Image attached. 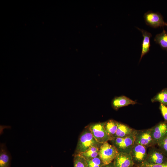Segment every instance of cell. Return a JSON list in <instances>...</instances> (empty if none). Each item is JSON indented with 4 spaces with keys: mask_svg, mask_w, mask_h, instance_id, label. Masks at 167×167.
<instances>
[{
    "mask_svg": "<svg viewBox=\"0 0 167 167\" xmlns=\"http://www.w3.org/2000/svg\"><path fill=\"white\" fill-rule=\"evenodd\" d=\"M102 144L96 141L89 129L83 132L80 135L76 151L77 154L79 153L85 152L92 147L100 148Z\"/></svg>",
    "mask_w": 167,
    "mask_h": 167,
    "instance_id": "6da1fadb",
    "label": "cell"
},
{
    "mask_svg": "<svg viewBox=\"0 0 167 167\" xmlns=\"http://www.w3.org/2000/svg\"><path fill=\"white\" fill-rule=\"evenodd\" d=\"M118 153L115 146L106 142L100 147L99 156L104 165H107L113 162Z\"/></svg>",
    "mask_w": 167,
    "mask_h": 167,
    "instance_id": "7a4b0ae2",
    "label": "cell"
},
{
    "mask_svg": "<svg viewBox=\"0 0 167 167\" xmlns=\"http://www.w3.org/2000/svg\"><path fill=\"white\" fill-rule=\"evenodd\" d=\"M134 135L124 138H114L110 141L119 152L130 154L135 143Z\"/></svg>",
    "mask_w": 167,
    "mask_h": 167,
    "instance_id": "3957f363",
    "label": "cell"
},
{
    "mask_svg": "<svg viewBox=\"0 0 167 167\" xmlns=\"http://www.w3.org/2000/svg\"><path fill=\"white\" fill-rule=\"evenodd\" d=\"M105 122L93 123L90 126L89 128L96 141L101 144L111 140L105 129Z\"/></svg>",
    "mask_w": 167,
    "mask_h": 167,
    "instance_id": "277c9868",
    "label": "cell"
},
{
    "mask_svg": "<svg viewBox=\"0 0 167 167\" xmlns=\"http://www.w3.org/2000/svg\"><path fill=\"white\" fill-rule=\"evenodd\" d=\"M145 22L147 25L154 28L167 26V23L165 22L161 15L158 12H154L149 11L144 15Z\"/></svg>",
    "mask_w": 167,
    "mask_h": 167,
    "instance_id": "5b68a950",
    "label": "cell"
},
{
    "mask_svg": "<svg viewBox=\"0 0 167 167\" xmlns=\"http://www.w3.org/2000/svg\"><path fill=\"white\" fill-rule=\"evenodd\" d=\"M134 138L135 143L147 148L154 145L150 128L143 130H135Z\"/></svg>",
    "mask_w": 167,
    "mask_h": 167,
    "instance_id": "8992f818",
    "label": "cell"
},
{
    "mask_svg": "<svg viewBox=\"0 0 167 167\" xmlns=\"http://www.w3.org/2000/svg\"><path fill=\"white\" fill-rule=\"evenodd\" d=\"M154 145L167 136V122H161L150 128Z\"/></svg>",
    "mask_w": 167,
    "mask_h": 167,
    "instance_id": "52a82bcc",
    "label": "cell"
},
{
    "mask_svg": "<svg viewBox=\"0 0 167 167\" xmlns=\"http://www.w3.org/2000/svg\"><path fill=\"white\" fill-rule=\"evenodd\" d=\"M147 148L143 146L134 143L130 153L134 163L140 165L145 161L147 156Z\"/></svg>",
    "mask_w": 167,
    "mask_h": 167,
    "instance_id": "ba28073f",
    "label": "cell"
},
{
    "mask_svg": "<svg viewBox=\"0 0 167 167\" xmlns=\"http://www.w3.org/2000/svg\"><path fill=\"white\" fill-rule=\"evenodd\" d=\"M145 162L154 164L167 163V158L159 149L153 148L149 150Z\"/></svg>",
    "mask_w": 167,
    "mask_h": 167,
    "instance_id": "9c48e42d",
    "label": "cell"
},
{
    "mask_svg": "<svg viewBox=\"0 0 167 167\" xmlns=\"http://www.w3.org/2000/svg\"><path fill=\"white\" fill-rule=\"evenodd\" d=\"M115 167H132L134 162L131 154L119 152L114 160Z\"/></svg>",
    "mask_w": 167,
    "mask_h": 167,
    "instance_id": "30bf717a",
    "label": "cell"
},
{
    "mask_svg": "<svg viewBox=\"0 0 167 167\" xmlns=\"http://www.w3.org/2000/svg\"><path fill=\"white\" fill-rule=\"evenodd\" d=\"M136 103V101L124 96H116L113 98L111 102L113 108L116 110L122 107L130 105H134Z\"/></svg>",
    "mask_w": 167,
    "mask_h": 167,
    "instance_id": "8fae6325",
    "label": "cell"
},
{
    "mask_svg": "<svg viewBox=\"0 0 167 167\" xmlns=\"http://www.w3.org/2000/svg\"><path fill=\"white\" fill-rule=\"evenodd\" d=\"M136 28L141 32L143 37L142 43V50L139 59L140 61L143 56L148 53L150 50L151 46L150 38L152 36L151 33L143 29Z\"/></svg>",
    "mask_w": 167,
    "mask_h": 167,
    "instance_id": "7c38bea8",
    "label": "cell"
},
{
    "mask_svg": "<svg viewBox=\"0 0 167 167\" xmlns=\"http://www.w3.org/2000/svg\"><path fill=\"white\" fill-rule=\"evenodd\" d=\"M11 157L4 143L0 145V167H11Z\"/></svg>",
    "mask_w": 167,
    "mask_h": 167,
    "instance_id": "4fadbf2b",
    "label": "cell"
},
{
    "mask_svg": "<svg viewBox=\"0 0 167 167\" xmlns=\"http://www.w3.org/2000/svg\"><path fill=\"white\" fill-rule=\"evenodd\" d=\"M135 131L128 126L118 122V128L113 138H124L133 135L135 134Z\"/></svg>",
    "mask_w": 167,
    "mask_h": 167,
    "instance_id": "5bb4252c",
    "label": "cell"
},
{
    "mask_svg": "<svg viewBox=\"0 0 167 167\" xmlns=\"http://www.w3.org/2000/svg\"><path fill=\"white\" fill-rule=\"evenodd\" d=\"M118 122L111 119L105 122L104 128L111 140L113 138L118 128Z\"/></svg>",
    "mask_w": 167,
    "mask_h": 167,
    "instance_id": "9a60e30c",
    "label": "cell"
},
{
    "mask_svg": "<svg viewBox=\"0 0 167 167\" xmlns=\"http://www.w3.org/2000/svg\"><path fill=\"white\" fill-rule=\"evenodd\" d=\"M154 40L162 49L167 52V32L165 29L161 32L157 34Z\"/></svg>",
    "mask_w": 167,
    "mask_h": 167,
    "instance_id": "2e32d148",
    "label": "cell"
},
{
    "mask_svg": "<svg viewBox=\"0 0 167 167\" xmlns=\"http://www.w3.org/2000/svg\"><path fill=\"white\" fill-rule=\"evenodd\" d=\"M99 148L97 147L93 146L84 152L77 154L83 157L86 160H89L99 156Z\"/></svg>",
    "mask_w": 167,
    "mask_h": 167,
    "instance_id": "e0dca14e",
    "label": "cell"
},
{
    "mask_svg": "<svg viewBox=\"0 0 167 167\" xmlns=\"http://www.w3.org/2000/svg\"><path fill=\"white\" fill-rule=\"evenodd\" d=\"M152 102H159L167 106V88L163 89L151 99Z\"/></svg>",
    "mask_w": 167,
    "mask_h": 167,
    "instance_id": "ac0fdd59",
    "label": "cell"
},
{
    "mask_svg": "<svg viewBox=\"0 0 167 167\" xmlns=\"http://www.w3.org/2000/svg\"><path fill=\"white\" fill-rule=\"evenodd\" d=\"M74 167H88L86 160L79 155L77 154L74 158Z\"/></svg>",
    "mask_w": 167,
    "mask_h": 167,
    "instance_id": "d6986e66",
    "label": "cell"
},
{
    "mask_svg": "<svg viewBox=\"0 0 167 167\" xmlns=\"http://www.w3.org/2000/svg\"><path fill=\"white\" fill-rule=\"evenodd\" d=\"M86 161L88 167H102L104 165L99 156L94 158Z\"/></svg>",
    "mask_w": 167,
    "mask_h": 167,
    "instance_id": "ffe728a7",
    "label": "cell"
},
{
    "mask_svg": "<svg viewBox=\"0 0 167 167\" xmlns=\"http://www.w3.org/2000/svg\"><path fill=\"white\" fill-rule=\"evenodd\" d=\"M157 144L158 145L159 149L167 158V136Z\"/></svg>",
    "mask_w": 167,
    "mask_h": 167,
    "instance_id": "44dd1931",
    "label": "cell"
},
{
    "mask_svg": "<svg viewBox=\"0 0 167 167\" xmlns=\"http://www.w3.org/2000/svg\"><path fill=\"white\" fill-rule=\"evenodd\" d=\"M139 167H167V163L154 164L144 162L140 164Z\"/></svg>",
    "mask_w": 167,
    "mask_h": 167,
    "instance_id": "7402d4cb",
    "label": "cell"
},
{
    "mask_svg": "<svg viewBox=\"0 0 167 167\" xmlns=\"http://www.w3.org/2000/svg\"><path fill=\"white\" fill-rule=\"evenodd\" d=\"M159 109L163 118L164 121L167 122V106L162 104L159 106Z\"/></svg>",
    "mask_w": 167,
    "mask_h": 167,
    "instance_id": "603a6c76",
    "label": "cell"
},
{
    "mask_svg": "<svg viewBox=\"0 0 167 167\" xmlns=\"http://www.w3.org/2000/svg\"><path fill=\"white\" fill-rule=\"evenodd\" d=\"M102 167H115V166L113 162H112L109 164L104 165Z\"/></svg>",
    "mask_w": 167,
    "mask_h": 167,
    "instance_id": "cb8c5ba5",
    "label": "cell"
},
{
    "mask_svg": "<svg viewBox=\"0 0 167 167\" xmlns=\"http://www.w3.org/2000/svg\"></svg>",
    "mask_w": 167,
    "mask_h": 167,
    "instance_id": "d4e9b609",
    "label": "cell"
}]
</instances>
